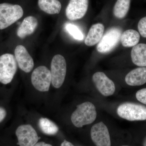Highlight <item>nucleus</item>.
Here are the masks:
<instances>
[{
	"label": "nucleus",
	"mask_w": 146,
	"mask_h": 146,
	"mask_svg": "<svg viewBox=\"0 0 146 146\" xmlns=\"http://www.w3.org/2000/svg\"><path fill=\"white\" fill-rule=\"evenodd\" d=\"M126 83L131 86H141L146 83V67L136 68L126 76Z\"/></svg>",
	"instance_id": "obj_13"
},
{
	"label": "nucleus",
	"mask_w": 146,
	"mask_h": 146,
	"mask_svg": "<svg viewBox=\"0 0 146 146\" xmlns=\"http://www.w3.org/2000/svg\"><path fill=\"white\" fill-rule=\"evenodd\" d=\"M130 146L124 145V146Z\"/></svg>",
	"instance_id": "obj_28"
},
{
	"label": "nucleus",
	"mask_w": 146,
	"mask_h": 146,
	"mask_svg": "<svg viewBox=\"0 0 146 146\" xmlns=\"http://www.w3.org/2000/svg\"><path fill=\"white\" fill-rule=\"evenodd\" d=\"M143 146H146V137L144 139V141H143Z\"/></svg>",
	"instance_id": "obj_27"
},
{
	"label": "nucleus",
	"mask_w": 146,
	"mask_h": 146,
	"mask_svg": "<svg viewBox=\"0 0 146 146\" xmlns=\"http://www.w3.org/2000/svg\"><path fill=\"white\" fill-rule=\"evenodd\" d=\"M7 115V112L3 108L0 107V123L4 119Z\"/></svg>",
	"instance_id": "obj_24"
},
{
	"label": "nucleus",
	"mask_w": 146,
	"mask_h": 146,
	"mask_svg": "<svg viewBox=\"0 0 146 146\" xmlns=\"http://www.w3.org/2000/svg\"><path fill=\"white\" fill-rule=\"evenodd\" d=\"M93 82L99 92L104 96H112L115 93V84L102 72H97L92 77Z\"/></svg>",
	"instance_id": "obj_10"
},
{
	"label": "nucleus",
	"mask_w": 146,
	"mask_h": 146,
	"mask_svg": "<svg viewBox=\"0 0 146 146\" xmlns=\"http://www.w3.org/2000/svg\"><path fill=\"white\" fill-rule=\"evenodd\" d=\"M39 125L42 132L46 135H55L58 131L57 125L47 118H40L39 121Z\"/></svg>",
	"instance_id": "obj_20"
},
{
	"label": "nucleus",
	"mask_w": 146,
	"mask_h": 146,
	"mask_svg": "<svg viewBox=\"0 0 146 146\" xmlns=\"http://www.w3.org/2000/svg\"><path fill=\"white\" fill-rule=\"evenodd\" d=\"M23 9L18 5L0 4V29H4L14 23L23 15Z\"/></svg>",
	"instance_id": "obj_2"
},
{
	"label": "nucleus",
	"mask_w": 146,
	"mask_h": 146,
	"mask_svg": "<svg viewBox=\"0 0 146 146\" xmlns=\"http://www.w3.org/2000/svg\"><path fill=\"white\" fill-rule=\"evenodd\" d=\"M17 61L15 56L9 53L0 56V82L4 84L10 83L17 70Z\"/></svg>",
	"instance_id": "obj_4"
},
{
	"label": "nucleus",
	"mask_w": 146,
	"mask_h": 146,
	"mask_svg": "<svg viewBox=\"0 0 146 146\" xmlns=\"http://www.w3.org/2000/svg\"><path fill=\"white\" fill-rule=\"evenodd\" d=\"M60 146H74L70 142H68L66 140H64L62 143L61 144Z\"/></svg>",
	"instance_id": "obj_25"
},
{
	"label": "nucleus",
	"mask_w": 146,
	"mask_h": 146,
	"mask_svg": "<svg viewBox=\"0 0 146 146\" xmlns=\"http://www.w3.org/2000/svg\"><path fill=\"white\" fill-rule=\"evenodd\" d=\"M34 146H52L49 144L46 143L44 142H40L37 143Z\"/></svg>",
	"instance_id": "obj_26"
},
{
	"label": "nucleus",
	"mask_w": 146,
	"mask_h": 146,
	"mask_svg": "<svg viewBox=\"0 0 146 146\" xmlns=\"http://www.w3.org/2000/svg\"><path fill=\"white\" fill-rule=\"evenodd\" d=\"M121 35L122 30L119 28L113 27L110 29L97 45V51L102 54L110 52L117 46Z\"/></svg>",
	"instance_id": "obj_6"
},
{
	"label": "nucleus",
	"mask_w": 146,
	"mask_h": 146,
	"mask_svg": "<svg viewBox=\"0 0 146 146\" xmlns=\"http://www.w3.org/2000/svg\"><path fill=\"white\" fill-rule=\"evenodd\" d=\"M16 135L20 146H34L40 138L33 127L29 124L18 127Z\"/></svg>",
	"instance_id": "obj_8"
},
{
	"label": "nucleus",
	"mask_w": 146,
	"mask_h": 146,
	"mask_svg": "<svg viewBox=\"0 0 146 146\" xmlns=\"http://www.w3.org/2000/svg\"><path fill=\"white\" fill-rule=\"evenodd\" d=\"M136 97L138 101L146 105V88L141 89L137 91Z\"/></svg>",
	"instance_id": "obj_23"
},
{
	"label": "nucleus",
	"mask_w": 146,
	"mask_h": 146,
	"mask_svg": "<svg viewBox=\"0 0 146 146\" xmlns=\"http://www.w3.org/2000/svg\"><path fill=\"white\" fill-rule=\"evenodd\" d=\"M104 27L103 24L93 25L89 29L84 43L88 46H92L99 43L103 36Z\"/></svg>",
	"instance_id": "obj_15"
},
{
	"label": "nucleus",
	"mask_w": 146,
	"mask_h": 146,
	"mask_svg": "<svg viewBox=\"0 0 146 146\" xmlns=\"http://www.w3.org/2000/svg\"><path fill=\"white\" fill-rule=\"evenodd\" d=\"M91 136L92 141L96 146H111L108 129L102 122L93 126L91 130Z\"/></svg>",
	"instance_id": "obj_11"
},
{
	"label": "nucleus",
	"mask_w": 146,
	"mask_h": 146,
	"mask_svg": "<svg viewBox=\"0 0 146 146\" xmlns=\"http://www.w3.org/2000/svg\"><path fill=\"white\" fill-rule=\"evenodd\" d=\"M89 0H70L66 10V17L71 21L83 18L88 10Z\"/></svg>",
	"instance_id": "obj_9"
},
{
	"label": "nucleus",
	"mask_w": 146,
	"mask_h": 146,
	"mask_svg": "<svg viewBox=\"0 0 146 146\" xmlns=\"http://www.w3.org/2000/svg\"><path fill=\"white\" fill-rule=\"evenodd\" d=\"M97 115L94 105L90 102H85L77 106L76 109L71 116V121L76 127H82L94 122Z\"/></svg>",
	"instance_id": "obj_1"
},
{
	"label": "nucleus",
	"mask_w": 146,
	"mask_h": 146,
	"mask_svg": "<svg viewBox=\"0 0 146 146\" xmlns=\"http://www.w3.org/2000/svg\"><path fill=\"white\" fill-rule=\"evenodd\" d=\"M51 74L52 85L58 89L63 85L67 72V64L65 58L60 54L55 55L51 63Z\"/></svg>",
	"instance_id": "obj_5"
},
{
	"label": "nucleus",
	"mask_w": 146,
	"mask_h": 146,
	"mask_svg": "<svg viewBox=\"0 0 146 146\" xmlns=\"http://www.w3.org/2000/svg\"><path fill=\"white\" fill-rule=\"evenodd\" d=\"M139 33L133 29H129L124 32L121 37V42L123 46L133 47L138 44L140 41Z\"/></svg>",
	"instance_id": "obj_18"
},
{
	"label": "nucleus",
	"mask_w": 146,
	"mask_h": 146,
	"mask_svg": "<svg viewBox=\"0 0 146 146\" xmlns=\"http://www.w3.org/2000/svg\"><path fill=\"white\" fill-rule=\"evenodd\" d=\"M138 28L140 34L144 38H146V16L139 21Z\"/></svg>",
	"instance_id": "obj_22"
},
{
	"label": "nucleus",
	"mask_w": 146,
	"mask_h": 146,
	"mask_svg": "<svg viewBox=\"0 0 146 146\" xmlns=\"http://www.w3.org/2000/svg\"><path fill=\"white\" fill-rule=\"evenodd\" d=\"M130 2V0H117L113 8L114 16L119 19L124 18L129 11Z\"/></svg>",
	"instance_id": "obj_19"
},
{
	"label": "nucleus",
	"mask_w": 146,
	"mask_h": 146,
	"mask_svg": "<svg viewBox=\"0 0 146 146\" xmlns=\"http://www.w3.org/2000/svg\"><path fill=\"white\" fill-rule=\"evenodd\" d=\"M14 54L19 68L26 73L31 72L34 67V61L25 46L22 45L17 46Z\"/></svg>",
	"instance_id": "obj_12"
},
{
	"label": "nucleus",
	"mask_w": 146,
	"mask_h": 146,
	"mask_svg": "<svg viewBox=\"0 0 146 146\" xmlns=\"http://www.w3.org/2000/svg\"><path fill=\"white\" fill-rule=\"evenodd\" d=\"M38 5L41 10L49 14H58L62 7L58 0H38Z\"/></svg>",
	"instance_id": "obj_17"
},
{
	"label": "nucleus",
	"mask_w": 146,
	"mask_h": 146,
	"mask_svg": "<svg viewBox=\"0 0 146 146\" xmlns=\"http://www.w3.org/2000/svg\"><path fill=\"white\" fill-rule=\"evenodd\" d=\"M117 113L120 117L129 121H144L146 120V106L126 102L119 106Z\"/></svg>",
	"instance_id": "obj_3"
},
{
	"label": "nucleus",
	"mask_w": 146,
	"mask_h": 146,
	"mask_svg": "<svg viewBox=\"0 0 146 146\" xmlns=\"http://www.w3.org/2000/svg\"><path fill=\"white\" fill-rule=\"evenodd\" d=\"M131 56L135 65L146 67V44H139L134 46L131 50Z\"/></svg>",
	"instance_id": "obj_16"
},
{
	"label": "nucleus",
	"mask_w": 146,
	"mask_h": 146,
	"mask_svg": "<svg viewBox=\"0 0 146 146\" xmlns=\"http://www.w3.org/2000/svg\"><path fill=\"white\" fill-rule=\"evenodd\" d=\"M65 29L74 39L81 41L84 39V35L82 32L78 27L72 24L67 23L65 25Z\"/></svg>",
	"instance_id": "obj_21"
},
{
	"label": "nucleus",
	"mask_w": 146,
	"mask_h": 146,
	"mask_svg": "<svg viewBox=\"0 0 146 146\" xmlns=\"http://www.w3.org/2000/svg\"><path fill=\"white\" fill-rule=\"evenodd\" d=\"M31 80L36 90L41 92L48 91L52 82L50 71L44 66H39L33 72Z\"/></svg>",
	"instance_id": "obj_7"
},
{
	"label": "nucleus",
	"mask_w": 146,
	"mask_h": 146,
	"mask_svg": "<svg viewBox=\"0 0 146 146\" xmlns=\"http://www.w3.org/2000/svg\"><path fill=\"white\" fill-rule=\"evenodd\" d=\"M38 21L35 17L29 16L24 19L17 30L18 37L24 39L34 32L38 26Z\"/></svg>",
	"instance_id": "obj_14"
}]
</instances>
